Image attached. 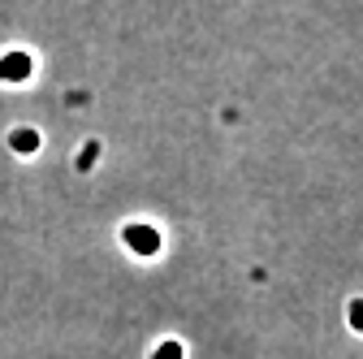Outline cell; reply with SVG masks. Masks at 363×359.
<instances>
[{
    "label": "cell",
    "mask_w": 363,
    "mask_h": 359,
    "mask_svg": "<svg viewBox=\"0 0 363 359\" xmlns=\"http://www.w3.org/2000/svg\"><path fill=\"white\" fill-rule=\"evenodd\" d=\"M125 243L135 247L139 255H156V251H160V234H156L151 225H125Z\"/></svg>",
    "instance_id": "cell-1"
},
{
    "label": "cell",
    "mask_w": 363,
    "mask_h": 359,
    "mask_svg": "<svg viewBox=\"0 0 363 359\" xmlns=\"http://www.w3.org/2000/svg\"><path fill=\"white\" fill-rule=\"evenodd\" d=\"M26 74H31V57L26 53H9L5 61H0V79L5 83H22Z\"/></svg>",
    "instance_id": "cell-2"
},
{
    "label": "cell",
    "mask_w": 363,
    "mask_h": 359,
    "mask_svg": "<svg viewBox=\"0 0 363 359\" xmlns=\"http://www.w3.org/2000/svg\"><path fill=\"white\" fill-rule=\"evenodd\" d=\"M9 147L18 151V156H31V151L39 147V135H35V130H13V135H9Z\"/></svg>",
    "instance_id": "cell-3"
},
{
    "label": "cell",
    "mask_w": 363,
    "mask_h": 359,
    "mask_svg": "<svg viewBox=\"0 0 363 359\" xmlns=\"http://www.w3.org/2000/svg\"><path fill=\"white\" fill-rule=\"evenodd\" d=\"M95 156H100V143H87V147H83V156H78V169H91V165H95Z\"/></svg>",
    "instance_id": "cell-4"
},
{
    "label": "cell",
    "mask_w": 363,
    "mask_h": 359,
    "mask_svg": "<svg viewBox=\"0 0 363 359\" xmlns=\"http://www.w3.org/2000/svg\"><path fill=\"white\" fill-rule=\"evenodd\" d=\"M151 359H182V346H177V342H165V346H156Z\"/></svg>",
    "instance_id": "cell-5"
},
{
    "label": "cell",
    "mask_w": 363,
    "mask_h": 359,
    "mask_svg": "<svg viewBox=\"0 0 363 359\" xmlns=\"http://www.w3.org/2000/svg\"><path fill=\"white\" fill-rule=\"evenodd\" d=\"M350 325L363 333V299H355V303H350Z\"/></svg>",
    "instance_id": "cell-6"
}]
</instances>
